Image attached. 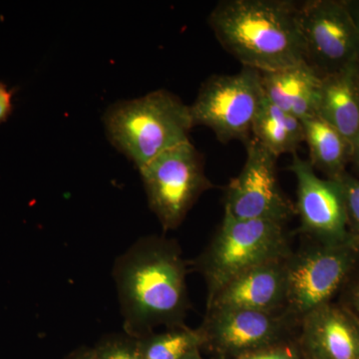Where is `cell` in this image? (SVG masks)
I'll use <instances>...</instances> for the list:
<instances>
[{
	"label": "cell",
	"mask_w": 359,
	"mask_h": 359,
	"mask_svg": "<svg viewBox=\"0 0 359 359\" xmlns=\"http://www.w3.org/2000/svg\"><path fill=\"white\" fill-rule=\"evenodd\" d=\"M186 264L174 241L139 238L113 268L125 334L142 339L160 325L183 327L188 309Z\"/></svg>",
	"instance_id": "cell-1"
},
{
	"label": "cell",
	"mask_w": 359,
	"mask_h": 359,
	"mask_svg": "<svg viewBox=\"0 0 359 359\" xmlns=\"http://www.w3.org/2000/svg\"><path fill=\"white\" fill-rule=\"evenodd\" d=\"M208 23L243 67L271 72L306 62L299 2L222 0Z\"/></svg>",
	"instance_id": "cell-2"
},
{
	"label": "cell",
	"mask_w": 359,
	"mask_h": 359,
	"mask_svg": "<svg viewBox=\"0 0 359 359\" xmlns=\"http://www.w3.org/2000/svg\"><path fill=\"white\" fill-rule=\"evenodd\" d=\"M108 140L140 170L157 156L190 141V106L167 90L117 101L103 114Z\"/></svg>",
	"instance_id": "cell-3"
},
{
	"label": "cell",
	"mask_w": 359,
	"mask_h": 359,
	"mask_svg": "<svg viewBox=\"0 0 359 359\" xmlns=\"http://www.w3.org/2000/svg\"><path fill=\"white\" fill-rule=\"evenodd\" d=\"M285 224L266 219H237L224 214L216 235L198 259L208 301L248 269L287 259L292 254Z\"/></svg>",
	"instance_id": "cell-4"
},
{
	"label": "cell",
	"mask_w": 359,
	"mask_h": 359,
	"mask_svg": "<svg viewBox=\"0 0 359 359\" xmlns=\"http://www.w3.org/2000/svg\"><path fill=\"white\" fill-rule=\"evenodd\" d=\"M139 172L149 207L165 231L178 228L201 195L212 187L202 155L191 141L157 156Z\"/></svg>",
	"instance_id": "cell-5"
},
{
	"label": "cell",
	"mask_w": 359,
	"mask_h": 359,
	"mask_svg": "<svg viewBox=\"0 0 359 359\" xmlns=\"http://www.w3.org/2000/svg\"><path fill=\"white\" fill-rule=\"evenodd\" d=\"M264 99L259 71L243 67L235 74L212 75L190 106L194 126L208 127L223 144H245Z\"/></svg>",
	"instance_id": "cell-6"
},
{
	"label": "cell",
	"mask_w": 359,
	"mask_h": 359,
	"mask_svg": "<svg viewBox=\"0 0 359 359\" xmlns=\"http://www.w3.org/2000/svg\"><path fill=\"white\" fill-rule=\"evenodd\" d=\"M359 262L355 241L339 245L318 243L285 261V311L295 320L321 306L344 285Z\"/></svg>",
	"instance_id": "cell-7"
},
{
	"label": "cell",
	"mask_w": 359,
	"mask_h": 359,
	"mask_svg": "<svg viewBox=\"0 0 359 359\" xmlns=\"http://www.w3.org/2000/svg\"><path fill=\"white\" fill-rule=\"evenodd\" d=\"M306 62L321 76L354 65L359 58V29L344 0L299 4Z\"/></svg>",
	"instance_id": "cell-8"
},
{
	"label": "cell",
	"mask_w": 359,
	"mask_h": 359,
	"mask_svg": "<svg viewBox=\"0 0 359 359\" xmlns=\"http://www.w3.org/2000/svg\"><path fill=\"white\" fill-rule=\"evenodd\" d=\"M242 171L224 191V215L237 219H266L285 224L295 209L283 195L278 176V158L250 137Z\"/></svg>",
	"instance_id": "cell-9"
},
{
	"label": "cell",
	"mask_w": 359,
	"mask_h": 359,
	"mask_svg": "<svg viewBox=\"0 0 359 359\" xmlns=\"http://www.w3.org/2000/svg\"><path fill=\"white\" fill-rule=\"evenodd\" d=\"M289 170L297 180L295 212L301 222L299 230L325 245L354 241L347 226L346 204L339 180L323 179L308 160L292 155Z\"/></svg>",
	"instance_id": "cell-10"
},
{
	"label": "cell",
	"mask_w": 359,
	"mask_h": 359,
	"mask_svg": "<svg viewBox=\"0 0 359 359\" xmlns=\"http://www.w3.org/2000/svg\"><path fill=\"white\" fill-rule=\"evenodd\" d=\"M294 320L285 311L218 309L208 311L200 332L204 346L209 344L223 358L233 359L283 344Z\"/></svg>",
	"instance_id": "cell-11"
},
{
	"label": "cell",
	"mask_w": 359,
	"mask_h": 359,
	"mask_svg": "<svg viewBox=\"0 0 359 359\" xmlns=\"http://www.w3.org/2000/svg\"><path fill=\"white\" fill-rule=\"evenodd\" d=\"M301 320L304 359H359V320L348 309L330 302Z\"/></svg>",
	"instance_id": "cell-12"
},
{
	"label": "cell",
	"mask_w": 359,
	"mask_h": 359,
	"mask_svg": "<svg viewBox=\"0 0 359 359\" xmlns=\"http://www.w3.org/2000/svg\"><path fill=\"white\" fill-rule=\"evenodd\" d=\"M285 261L269 262L240 273L208 301V311H285Z\"/></svg>",
	"instance_id": "cell-13"
},
{
	"label": "cell",
	"mask_w": 359,
	"mask_h": 359,
	"mask_svg": "<svg viewBox=\"0 0 359 359\" xmlns=\"http://www.w3.org/2000/svg\"><path fill=\"white\" fill-rule=\"evenodd\" d=\"M261 76L264 96L276 107L302 121L318 115L323 76L308 62Z\"/></svg>",
	"instance_id": "cell-14"
},
{
	"label": "cell",
	"mask_w": 359,
	"mask_h": 359,
	"mask_svg": "<svg viewBox=\"0 0 359 359\" xmlns=\"http://www.w3.org/2000/svg\"><path fill=\"white\" fill-rule=\"evenodd\" d=\"M318 116L353 146L359 135V86L354 65L323 76Z\"/></svg>",
	"instance_id": "cell-15"
},
{
	"label": "cell",
	"mask_w": 359,
	"mask_h": 359,
	"mask_svg": "<svg viewBox=\"0 0 359 359\" xmlns=\"http://www.w3.org/2000/svg\"><path fill=\"white\" fill-rule=\"evenodd\" d=\"M302 125L313 169L323 172L327 179L337 180L346 174L353 155V146L346 137L318 115L304 120Z\"/></svg>",
	"instance_id": "cell-16"
},
{
	"label": "cell",
	"mask_w": 359,
	"mask_h": 359,
	"mask_svg": "<svg viewBox=\"0 0 359 359\" xmlns=\"http://www.w3.org/2000/svg\"><path fill=\"white\" fill-rule=\"evenodd\" d=\"M252 137L276 158L294 155L304 142L302 120L273 105L264 96L252 128Z\"/></svg>",
	"instance_id": "cell-17"
},
{
	"label": "cell",
	"mask_w": 359,
	"mask_h": 359,
	"mask_svg": "<svg viewBox=\"0 0 359 359\" xmlns=\"http://www.w3.org/2000/svg\"><path fill=\"white\" fill-rule=\"evenodd\" d=\"M139 339L143 359H183L191 351L204 346L200 330H191L184 325Z\"/></svg>",
	"instance_id": "cell-18"
},
{
	"label": "cell",
	"mask_w": 359,
	"mask_h": 359,
	"mask_svg": "<svg viewBox=\"0 0 359 359\" xmlns=\"http://www.w3.org/2000/svg\"><path fill=\"white\" fill-rule=\"evenodd\" d=\"M98 359H143L140 339L131 335H112L95 347Z\"/></svg>",
	"instance_id": "cell-19"
},
{
	"label": "cell",
	"mask_w": 359,
	"mask_h": 359,
	"mask_svg": "<svg viewBox=\"0 0 359 359\" xmlns=\"http://www.w3.org/2000/svg\"><path fill=\"white\" fill-rule=\"evenodd\" d=\"M339 180L344 193L348 231L359 245V179L346 172Z\"/></svg>",
	"instance_id": "cell-20"
},
{
	"label": "cell",
	"mask_w": 359,
	"mask_h": 359,
	"mask_svg": "<svg viewBox=\"0 0 359 359\" xmlns=\"http://www.w3.org/2000/svg\"><path fill=\"white\" fill-rule=\"evenodd\" d=\"M233 359H301V356L297 347L283 342Z\"/></svg>",
	"instance_id": "cell-21"
},
{
	"label": "cell",
	"mask_w": 359,
	"mask_h": 359,
	"mask_svg": "<svg viewBox=\"0 0 359 359\" xmlns=\"http://www.w3.org/2000/svg\"><path fill=\"white\" fill-rule=\"evenodd\" d=\"M13 90L0 82V125L6 121L13 112Z\"/></svg>",
	"instance_id": "cell-22"
},
{
	"label": "cell",
	"mask_w": 359,
	"mask_h": 359,
	"mask_svg": "<svg viewBox=\"0 0 359 359\" xmlns=\"http://www.w3.org/2000/svg\"><path fill=\"white\" fill-rule=\"evenodd\" d=\"M344 1L359 29V0H344Z\"/></svg>",
	"instance_id": "cell-23"
},
{
	"label": "cell",
	"mask_w": 359,
	"mask_h": 359,
	"mask_svg": "<svg viewBox=\"0 0 359 359\" xmlns=\"http://www.w3.org/2000/svg\"><path fill=\"white\" fill-rule=\"evenodd\" d=\"M351 164H353L354 170L358 173L359 179V135L353 146V155H351Z\"/></svg>",
	"instance_id": "cell-24"
},
{
	"label": "cell",
	"mask_w": 359,
	"mask_h": 359,
	"mask_svg": "<svg viewBox=\"0 0 359 359\" xmlns=\"http://www.w3.org/2000/svg\"><path fill=\"white\" fill-rule=\"evenodd\" d=\"M69 359H98L95 349H85V351H79L74 355L71 356Z\"/></svg>",
	"instance_id": "cell-25"
},
{
	"label": "cell",
	"mask_w": 359,
	"mask_h": 359,
	"mask_svg": "<svg viewBox=\"0 0 359 359\" xmlns=\"http://www.w3.org/2000/svg\"><path fill=\"white\" fill-rule=\"evenodd\" d=\"M351 304H353L355 313L359 316V283L354 287L353 294H351Z\"/></svg>",
	"instance_id": "cell-26"
},
{
	"label": "cell",
	"mask_w": 359,
	"mask_h": 359,
	"mask_svg": "<svg viewBox=\"0 0 359 359\" xmlns=\"http://www.w3.org/2000/svg\"><path fill=\"white\" fill-rule=\"evenodd\" d=\"M183 359H203L201 356L200 348L195 349V351H191L190 353L187 354L185 358Z\"/></svg>",
	"instance_id": "cell-27"
},
{
	"label": "cell",
	"mask_w": 359,
	"mask_h": 359,
	"mask_svg": "<svg viewBox=\"0 0 359 359\" xmlns=\"http://www.w3.org/2000/svg\"><path fill=\"white\" fill-rule=\"evenodd\" d=\"M354 73H355L356 81H358L359 86V58L356 60V62L354 63Z\"/></svg>",
	"instance_id": "cell-28"
},
{
	"label": "cell",
	"mask_w": 359,
	"mask_h": 359,
	"mask_svg": "<svg viewBox=\"0 0 359 359\" xmlns=\"http://www.w3.org/2000/svg\"></svg>",
	"instance_id": "cell-29"
}]
</instances>
